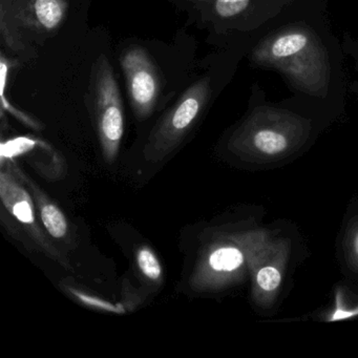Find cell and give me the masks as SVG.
Returning a JSON list of instances; mask_svg holds the SVG:
<instances>
[{
	"label": "cell",
	"mask_w": 358,
	"mask_h": 358,
	"mask_svg": "<svg viewBox=\"0 0 358 358\" xmlns=\"http://www.w3.org/2000/svg\"><path fill=\"white\" fill-rule=\"evenodd\" d=\"M0 36L8 51L24 57L33 56L30 45L24 38L14 11V0H0Z\"/></svg>",
	"instance_id": "obj_10"
},
{
	"label": "cell",
	"mask_w": 358,
	"mask_h": 358,
	"mask_svg": "<svg viewBox=\"0 0 358 358\" xmlns=\"http://www.w3.org/2000/svg\"><path fill=\"white\" fill-rule=\"evenodd\" d=\"M69 0H14L20 29L38 36L55 34L69 16Z\"/></svg>",
	"instance_id": "obj_8"
},
{
	"label": "cell",
	"mask_w": 358,
	"mask_h": 358,
	"mask_svg": "<svg viewBox=\"0 0 358 358\" xmlns=\"http://www.w3.org/2000/svg\"><path fill=\"white\" fill-rule=\"evenodd\" d=\"M341 47H343V54L347 57L351 59L352 64H353L354 76H355V81H354L353 89L357 92L358 90V37L354 36L353 34L349 32H343L341 36Z\"/></svg>",
	"instance_id": "obj_14"
},
{
	"label": "cell",
	"mask_w": 358,
	"mask_h": 358,
	"mask_svg": "<svg viewBox=\"0 0 358 358\" xmlns=\"http://www.w3.org/2000/svg\"><path fill=\"white\" fill-rule=\"evenodd\" d=\"M202 28L229 41H252L299 0H171Z\"/></svg>",
	"instance_id": "obj_3"
},
{
	"label": "cell",
	"mask_w": 358,
	"mask_h": 358,
	"mask_svg": "<svg viewBox=\"0 0 358 358\" xmlns=\"http://www.w3.org/2000/svg\"><path fill=\"white\" fill-rule=\"evenodd\" d=\"M1 166L10 169L32 194L37 213L49 236L58 242L70 243V224L62 208L38 185L29 179L13 160H1Z\"/></svg>",
	"instance_id": "obj_9"
},
{
	"label": "cell",
	"mask_w": 358,
	"mask_h": 358,
	"mask_svg": "<svg viewBox=\"0 0 358 358\" xmlns=\"http://www.w3.org/2000/svg\"><path fill=\"white\" fill-rule=\"evenodd\" d=\"M244 263L240 249L230 245H213L204 253L189 278V286L196 292L213 290L227 276L238 271Z\"/></svg>",
	"instance_id": "obj_7"
},
{
	"label": "cell",
	"mask_w": 358,
	"mask_h": 358,
	"mask_svg": "<svg viewBox=\"0 0 358 358\" xmlns=\"http://www.w3.org/2000/svg\"><path fill=\"white\" fill-rule=\"evenodd\" d=\"M257 284L265 291H273L280 282V273L273 267H266L257 273Z\"/></svg>",
	"instance_id": "obj_15"
},
{
	"label": "cell",
	"mask_w": 358,
	"mask_h": 358,
	"mask_svg": "<svg viewBox=\"0 0 358 358\" xmlns=\"http://www.w3.org/2000/svg\"><path fill=\"white\" fill-rule=\"evenodd\" d=\"M0 199L3 208L14 217L41 252L66 269L72 270L69 259L51 242L39 225L32 194L24 184L5 166H1L0 171Z\"/></svg>",
	"instance_id": "obj_5"
},
{
	"label": "cell",
	"mask_w": 358,
	"mask_h": 358,
	"mask_svg": "<svg viewBox=\"0 0 358 358\" xmlns=\"http://www.w3.org/2000/svg\"><path fill=\"white\" fill-rule=\"evenodd\" d=\"M87 101L102 156L108 164H112L118 157L124 135V108L118 81L106 55H100L92 66Z\"/></svg>",
	"instance_id": "obj_4"
},
{
	"label": "cell",
	"mask_w": 358,
	"mask_h": 358,
	"mask_svg": "<svg viewBox=\"0 0 358 358\" xmlns=\"http://www.w3.org/2000/svg\"><path fill=\"white\" fill-rule=\"evenodd\" d=\"M345 54L334 34L328 0H299L247 52L253 70L280 75L295 97L324 112L341 110L347 97Z\"/></svg>",
	"instance_id": "obj_1"
},
{
	"label": "cell",
	"mask_w": 358,
	"mask_h": 358,
	"mask_svg": "<svg viewBox=\"0 0 358 358\" xmlns=\"http://www.w3.org/2000/svg\"><path fill=\"white\" fill-rule=\"evenodd\" d=\"M250 43L248 41L241 43L217 72L211 71L192 83L161 117L144 146L143 156L148 162L164 160L183 143L215 97L217 89L232 76L238 62L246 57Z\"/></svg>",
	"instance_id": "obj_2"
},
{
	"label": "cell",
	"mask_w": 358,
	"mask_h": 358,
	"mask_svg": "<svg viewBox=\"0 0 358 358\" xmlns=\"http://www.w3.org/2000/svg\"><path fill=\"white\" fill-rule=\"evenodd\" d=\"M0 100H1V112L9 113L14 118L17 119L22 124L27 125V127H30V129H35V131H43V123L37 120L34 117L31 116V115L18 110L16 106H14L13 104L9 101L5 93L0 92Z\"/></svg>",
	"instance_id": "obj_13"
},
{
	"label": "cell",
	"mask_w": 358,
	"mask_h": 358,
	"mask_svg": "<svg viewBox=\"0 0 358 358\" xmlns=\"http://www.w3.org/2000/svg\"><path fill=\"white\" fill-rule=\"evenodd\" d=\"M136 265L139 273L150 284L159 285L163 280V268L155 251L148 245L136 250Z\"/></svg>",
	"instance_id": "obj_11"
},
{
	"label": "cell",
	"mask_w": 358,
	"mask_h": 358,
	"mask_svg": "<svg viewBox=\"0 0 358 358\" xmlns=\"http://www.w3.org/2000/svg\"><path fill=\"white\" fill-rule=\"evenodd\" d=\"M355 250H356V253H357V255H358V234H357V236H356V240H355Z\"/></svg>",
	"instance_id": "obj_16"
},
{
	"label": "cell",
	"mask_w": 358,
	"mask_h": 358,
	"mask_svg": "<svg viewBox=\"0 0 358 358\" xmlns=\"http://www.w3.org/2000/svg\"><path fill=\"white\" fill-rule=\"evenodd\" d=\"M66 291L76 299L81 305L85 307L91 308V309L99 310V311L108 312V313L123 314L127 312L125 306L116 305L112 301H106L101 297L96 296L92 293L87 291L80 290V289L75 288V287L66 286Z\"/></svg>",
	"instance_id": "obj_12"
},
{
	"label": "cell",
	"mask_w": 358,
	"mask_h": 358,
	"mask_svg": "<svg viewBox=\"0 0 358 358\" xmlns=\"http://www.w3.org/2000/svg\"><path fill=\"white\" fill-rule=\"evenodd\" d=\"M120 64L134 115L139 121L146 120L154 114L162 93L160 70L150 53L139 45L124 50Z\"/></svg>",
	"instance_id": "obj_6"
}]
</instances>
